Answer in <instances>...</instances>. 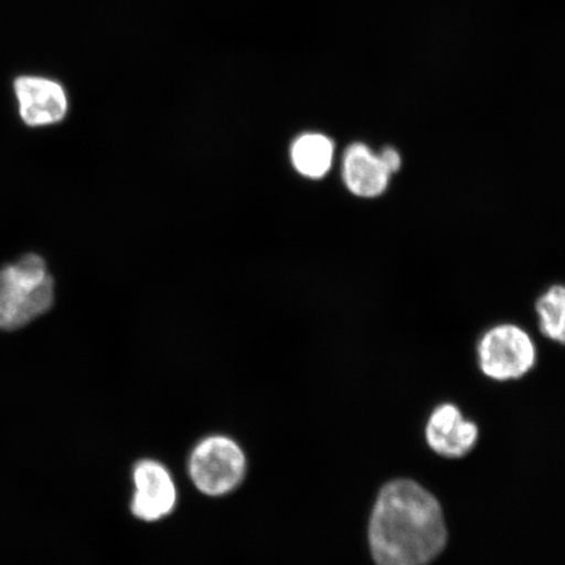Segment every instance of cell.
<instances>
[{"label": "cell", "mask_w": 565, "mask_h": 565, "mask_svg": "<svg viewBox=\"0 0 565 565\" xmlns=\"http://www.w3.org/2000/svg\"><path fill=\"white\" fill-rule=\"evenodd\" d=\"M334 152V141L328 136L321 132H306L295 139L291 161L301 175L320 180L333 168Z\"/></svg>", "instance_id": "obj_9"}, {"label": "cell", "mask_w": 565, "mask_h": 565, "mask_svg": "<svg viewBox=\"0 0 565 565\" xmlns=\"http://www.w3.org/2000/svg\"><path fill=\"white\" fill-rule=\"evenodd\" d=\"M54 301V282L38 254L0 268V329L26 327L47 312Z\"/></svg>", "instance_id": "obj_2"}, {"label": "cell", "mask_w": 565, "mask_h": 565, "mask_svg": "<svg viewBox=\"0 0 565 565\" xmlns=\"http://www.w3.org/2000/svg\"><path fill=\"white\" fill-rule=\"evenodd\" d=\"M478 360L487 377L518 380L533 370L536 362L535 344L518 324H498L480 339Z\"/></svg>", "instance_id": "obj_4"}, {"label": "cell", "mask_w": 565, "mask_h": 565, "mask_svg": "<svg viewBox=\"0 0 565 565\" xmlns=\"http://www.w3.org/2000/svg\"><path fill=\"white\" fill-rule=\"evenodd\" d=\"M136 492L131 500V512L137 519L154 522L171 514L177 504V487L164 465L143 459L132 471Z\"/></svg>", "instance_id": "obj_5"}, {"label": "cell", "mask_w": 565, "mask_h": 565, "mask_svg": "<svg viewBox=\"0 0 565 565\" xmlns=\"http://www.w3.org/2000/svg\"><path fill=\"white\" fill-rule=\"evenodd\" d=\"M246 457L227 436H209L196 444L189 458V476L196 490L211 498L224 497L242 484Z\"/></svg>", "instance_id": "obj_3"}, {"label": "cell", "mask_w": 565, "mask_h": 565, "mask_svg": "<svg viewBox=\"0 0 565 565\" xmlns=\"http://www.w3.org/2000/svg\"><path fill=\"white\" fill-rule=\"evenodd\" d=\"M478 436L477 424L465 420L458 407L450 404L437 407L426 427L429 448L447 458H461L470 454Z\"/></svg>", "instance_id": "obj_7"}, {"label": "cell", "mask_w": 565, "mask_h": 565, "mask_svg": "<svg viewBox=\"0 0 565 565\" xmlns=\"http://www.w3.org/2000/svg\"><path fill=\"white\" fill-rule=\"evenodd\" d=\"M381 162L392 175L397 173L402 167L401 153L394 147H385L379 153Z\"/></svg>", "instance_id": "obj_11"}, {"label": "cell", "mask_w": 565, "mask_h": 565, "mask_svg": "<svg viewBox=\"0 0 565 565\" xmlns=\"http://www.w3.org/2000/svg\"><path fill=\"white\" fill-rule=\"evenodd\" d=\"M21 118L28 126L62 121L67 111L65 90L58 83L40 76H20L13 83Z\"/></svg>", "instance_id": "obj_6"}, {"label": "cell", "mask_w": 565, "mask_h": 565, "mask_svg": "<svg viewBox=\"0 0 565 565\" xmlns=\"http://www.w3.org/2000/svg\"><path fill=\"white\" fill-rule=\"evenodd\" d=\"M542 334L555 342L564 343L565 338V291L561 285L553 286L536 301Z\"/></svg>", "instance_id": "obj_10"}, {"label": "cell", "mask_w": 565, "mask_h": 565, "mask_svg": "<svg viewBox=\"0 0 565 565\" xmlns=\"http://www.w3.org/2000/svg\"><path fill=\"white\" fill-rule=\"evenodd\" d=\"M439 501L414 480L398 479L380 491L370 521L377 565H427L447 545Z\"/></svg>", "instance_id": "obj_1"}, {"label": "cell", "mask_w": 565, "mask_h": 565, "mask_svg": "<svg viewBox=\"0 0 565 565\" xmlns=\"http://www.w3.org/2000/svg\"><path fill=\"white\" fill-rule=\"evenodd\" d=\"M342 179L350 193L371 200L386 192L392 174L371 147L355 141L343 153Z\"/></svg>", "instance_id": "obj_8"}]
</instances>
